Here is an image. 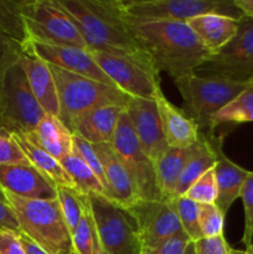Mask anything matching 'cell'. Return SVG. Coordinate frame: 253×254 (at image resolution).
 I'll return each mask as SVG.
<instances>
[{
	"instance_id": "26",
	"label": "cell",
	"mask_w": 253,
	"mask_h": 254,
	"mask_svg": "<svg viewBox=\"0 0 253 254\" xmlns=\"http://www.w3.org/2000/svg\"><path fill=\"white\" fill-rule=\"evenodd\" d=\"M243 123H253V86L243 89L236 98L212 117L210 133H216L218 127L238 126Z\"/></svg>"
},
{
	"instance_id": "29",
	"label": "cell",
	"mask_w": 253,
	"mask_h": 254,
	"mask_svg": "<svg viewBox=\"0 0 253 254\" xmlns=\"http://www.w3.org/2000/svg\"><path fill=\"white\" fill-rule=\"evenodd\" d=\"M26 0H0V34L24 46L29 40L22 7Z\"/></svg>"
},
{
	"instance_id": "2",
	"label": "cell",
	"mask_w": 253,
	"mask_h": 254,
	"mask_svg": "<svg viewBox=\"0 0 253 254\" xmlns=\"http://www.w3.org/2000/svg\"><path fill=\"white\" fill-rule=\"evenodd\" d=\"M57 1L76 22L88 51L126 57L155 69L148 55L129 32L119 0Z\"/></svg>"
},
{
	"instance_id": "15",
	"label": "cell",
	"mask_w": 253,
	"mask_h": 254,
	"mask_svg": "<svg viewBox=\"0 0 253 254\" xmlns=\"http://www.w3.org/2000/svg\"><path fill=\"white\" fill-rule=\"evenodd\" d=\"M124 109L128 114L139 144L155 164L169 149L163 133L156 102L131 98Z\"/></svg>"
},
{
	"instance_id": "5",
	"label": "cell",
	"mask_w": 253,
	"mask_h": 254,
	"mask_svg": "<svg viewBox=\"0 0 253 254\" xmlns=\"http://www.w3.org/2000/svg\"><path fill=\"white\" fill-rule=\"evenodd\" d=\"M173 81L183 98V109L197 123L202 133H210L212 117L248 87L243 82L197 73Z\"/></svg>"
},
{
	"instance_id": "8",
	"label": "cell",
	"mask_w": 253,
	"mask_h": 254,
	"mask_svg": "<svg viewBox=\"0 0 253 254\" xmlns=\"http://www.w3.org/2000/svg\"><path fill=\"white\" fill-rule=\"evenodd\" d=\"M46 116L32 93L20 61L9 69L4 81L0 130L34 131Z\"/></svg>"
},
{
	"instance_id": "31",
	"label": "cell",
	"mask_w": 253,
	"mask_h": 254,
	"mask_svg": "<svg viewBox=\"0 0 253 254\" xmlns=\"http://www.w3.org/2000/svg\"><path fill=\"white\" fill-rule=\"evenodd\" d=\"M174 208L178 213L180 221L181 230L189 236L191 242L202 238L200 222H198V212H200V203L191 201L186 197H175L173 200Z\"/></svg>"
},
{
	"instance_id": "18",
	"label": "cell",
	"mask_w": 253,
	"mask_h": 254,
	"mask_svg": "<svg viewBox=\"0 0 253 254\" xmlns=\"http://www.w3.org/2000/svg\"><path fill=\"white\" fill-rule=\"evenodd\" d=\"M216 154L213 171L217 183V200L216 205L223 213L228 212L232 203L240 198L241 190L250 171L233 163L222 151L223 139L216 133H206Z\"/></svg>"
},
{
	"instance_id": "43",
	"label": "cell",
	"mask_w": 253,
	"mask_h": 254,
	"mask_svg": "<svg viewBox=\"0 0 253 254\" xmlns=\"http://www.w3.org/2000/svg\"><path fill=\"white\" fill-rule=\"evenodd\" d=\"M19 238L20 242H21L22 248H24L25 253L26 254H49L47 252H45L40 246H37L36 243L32 242L27 236H25L24 233L19 232Z\"/></svg>"
},
{
	"instance_id": "17",
	"label": "cell",
	"mask_w": 253,
	"mask_h": 254,
	"mask_svg": "<svg viewBox=\"0 0 253 254\" xmlns=\"http://www.w3.org/2000/svg\"><path fill=\"white\" fill-rule=\"evenodd\" d=\"M93 146L103 166L106 180L104 196L124 211L128 210L139 200L130 176L126 173L112 144H96Z\"/></svg>"
},
{
	"instance_id": "13",
	"label": "cell",
	"mask_w": 253,
	"mask_h": 254,
	"mask_svg": "<svg viewBox=\"0 0 253 254\" xmlns=\"http://www.w3.org/2000/svg\"><path fill=\"white\" fill-rule=\"evenodd\" d=\"M126 212L133 220L143 250H153L181 231L173 200L139 198Z\"/></svg>"
},
{
	"instance_id": "14",
	"label": "cell",
	"mask_w": 253,
	"mask_h": 254,
	"mask_svg": "<svg viewBox=\"0 0 253 254\" xmlns=\"http://www.w3.org/2000/svg\"><path fill=\"white\" fill-rule=\"evenodd\" d=\"M24 49L52 66L60 67L79 76L96 79L108 86L116 87V84L102 71L101 67L97 64V62L87 50L74 46H61V45L44 44V42L36 41H27L24 45Z\"/></svg>"
},
{
	"instance_id": "25",
	"label": "cell",
	"mask_w": 253,
	"mask_h": 254,
	"mask_svg": "<svg viewBox=\"0 0 253 254\" xmlns=\"http://www.w3.org/2000/svg\"><path fill=\"white\" fill-rule=\"evenodd\" d=\"M40 145L56 160L61 161L73 151V133L59 117L46 114L32 131Z\"/></svg>"
},
{
	"instance_id": "28",
	"label": "cell",
	"mask_w": 253,
	"mask_h": 254,
	"mask_svg": "<svg viewBox=\"0 0 253 254\" xmlns=\"http://www.w3.org/2000/svg\"><path fill=\"white\" fill-rule=\"evenodd\" d=\"M62 168L64 169L68 176L73 183L74 189L82 195H89V193H99L104 196V188L98 180L96 174L91 168L84 163L81 156L77 155L72 151L69 155L62 159Z\"/></svg>"
},
{
	"instance_id": "4",
	"label": "cell",
	"mask_w": 253,
	"mask_h": 254,
	"mask_svg": "<svg viewBox=\"0 0 253 254\" xmlns=\"http://www.w3.org/2000/svg\"><path fill=\"white\" fill-rule=\"evenodd\" d=\"M50 68L57 88L59 118L71 131L77 119L88 112L106 106L126 108L131 99V97L116 87L72 73L52 64H50Z\"/></svg>"
},
{
	"instance_id": "41",
	"label": "cell",
	"mask_w": 253,
	"mask_h": 254,
	"mask_svg": "<svg viewBox=\"0 0 253 254\" xmlns=\"http://www.w3.org/2000/svg\"><path fill=\"white\" fill-rule=\"evenodd\" d=\"M190 243L191 240L189 236L183 230L179 231L174 237L164 243V254H185Z\"/></svg>"
},
{
	"instance_id": "9",
	"label": "cell",
	"mask_w": 253,
	"mask_h": 254,
	"mask_svg": "<svg viewBox=\"0 0 253 254\" xmlns=\"http://www.w3.org/2000/svg\"><path fill=\"white\" fill-rule=\"evenodd\" d=\"M111 144L130 176L138 198L164 200L156 180L155 164L139 144L126 109L121 114Z\"/></svg>"
},
{
	"instance_id": "12",
	"label": "cell",
	"mask_w": 253,
	"mask_h": 254,
	"mask_svg": "<svg viewBox=\"0 0 253 254\" xmlns=\"http://www.w3.org/2000/svg\"><path fill=\"white\" fill-rule=\"evenodd\" d=\"M89 54L117 88L131 98L155 101L164 94L160 87V74L156 69L126 57L99 51H89Z\"/></svg>"
},
{
	"instance_id": "49",
	"label": "cell",
	"mask_w": 253,
	"mask_h": 254,
	"mask_svg": "<svg viewBox=\"0 0 253 254\" xmlns=\"http://www.w3.org/2000/svg\"><path fill=\"white\" fill-rule=\"evenodd\" d=\"M248 86H253V78H252V79H251V81H250V82H248Z\"/></svg>"
},
{
	"instance_id": "39",
	"label": "cell",
	"mask_w": 253,
	"mask_h": 254,
	"mask_svg": "<svg viewBox=\"0 0 253 254\" xmlns=\"http://www.w3.org/2000/svg\"><path fill=\"white\" fill-rule=\"evenodd\" d=\"M196 254H230L231 247L225 236L213 238H201L193 242Z\"/></svg>"
},
{
	"instance_id": "32",
	"label": "cell",
	"mask_w": 253,
	"mask_h": 254,
	"mask_svg": "<svg viewBox=\"0 0 253 254\" xmlns=\"http://www.w3.org/2000/svg\"><path fill=\"white\" fill-rule=\"evenodd\" d=\"M57 200L61 206L64 221L68 226L69 232L74 231L76 226L81 220L82 211H83V195L79 193L76 189L57 186Z\"/></svg>"
},
{
	"instance_id": "36",
	"label": "cell",
	"mask_w": 253,
	"mask_h": 254,
	"mask_svg": "<svg viewBox=\"0 0 253 254\" xmlns=\"http://www.w3.org/2000/svg\"><path fill=\"white\" fill-rule=\"evenodd\" d=\"M240 198L245 207V231L242 243L248 248L253 242V171H250L243 184Z\"/></svg>"
},
{
	"instance_id": "7",
	"label": "cell",
	"mask_w": 253,
	"mask_h": 254,
	"mask_svg": "<svg viewBox=\"0 0 253 254\" xmlns=\"http://www.w3.org/2000/svg\"><path fill=\"white\" fill-rule=\"evenodd\" d=\"M22 16L27 41L74 46L88 51L76 22L57 0H26Z\"/></svg>"
},
{
	"instance_id": "46",
	"label": "cell",
	"mask_w": 253,
	"mask_h": 254,
	"mask_svg": "<svg viewBox=\"0 0 253 254\" xmlns=\"http://www.w3.org/2000/svg\"><path fill=\"white\" fill-rule=\"evenodd\" d=\"M93 254H106V252L103 251V248L101 247V243H99L98 246L96 247V251H94Z\"/></svg>"
},
{
	"instance_id": "33",
	"label": "cell",
	"mask_w": 253,
	"mask_h": 254,
	"mask_svg": "<svg viewBox=\"0 0 253 254\" xmlns=\"http://www.w3.org/2000/svg\"><path fill=\"white\" fill-rule=\"evenodd\" d=\"M183 197L195 201L200 205L216 203V200H217V183H216V175L213 169L206 171L197 181H195L189 188V190L184 193Z\"/></svg>"
},
{
	"instance_id": "27",
	"label": "cell",
	"mask_w": 253,
	"mask_h": 254,
	"mask_svg": "<svg viewBox=\"0 0 253 254\" xmlns=\"http://www.w3.org/2000/svg\"><path fill=\"white\" fill-rule=\"evenodd\" d=\"M205 135V141L198 153L191 159L188 163V165L184 169L183 174H181L180 179L178 181V185L175 189V197H181L184 193L189 190L191 185L195 181H197L206 171L210 169H213L216 164V154L213 150L212 145H211L210 140H208L207 134L203 133Z\"/></svg>"
},
{
	"instance_id": "45",
	"label": "cell",
	"mask_w": 253,
	"mask_h": 254,
	"mask_svg": "<svg viewBox=\"0 0 253 254\" xmlns=\"http://www.w3.org/2000/svg\"><path fill=\"white\" fill-rule=\"evenodd\" d=\"M185 254H196L195 253V246H193V242H191L190 245L188 246Z\"/></svg>"
},
{
	"instance_id": "21",
	"label": "cell",
	"mask_w": 253,
	"mask_h": 254,
	"mask_svg": "<svg viewBox=\"0 0 253 254\" xmlns=\"http://www.w3.org/2000/svg\"><path fill=\"white\" fill-rule=\"evenodd\" d=\"M9 134L20 146L29 163L42 175L46 176L56 188L63 186V188L74 189L71 178L62 168L61 163L40 145L32 131H15Z\"/></svg>"
},
{
	"instance_id": "20",
	"label": "cell",
	"mask_w": 253,
	"mask_h": 254,
	"mask_svg": "<svg viewBox=\"0 0 253 254\" xmlns=\"http://www.w3.org/2000/svg\"><path fill=\"white\" fill-rule=\"evenodd\" d=\"M20 64L26 74L35 98L45 113L59 117L60 106L57 88L50 64L25 49L20 57Z\"/></svg>"
},
{
	"instance_id": "34",
	"label": "cell",
	"mask_w": 253,
	"mask_h": 254,
	"mask_svg": "<svg viewBox=\"0 0 253 254\" xmlns=\"http://www.w3.org/2000/svg\"><path fill=\"white\" fill-rule=\"evenodd\" d=\"M24 46L6 35L0 34V113H1L2 87L6 73L14 64L20 61Z\"/></svg>"
},
{
	"instance_id": "51",
	"label": "cell",
	"mask_w": 253,
	"mask_h": 254,
	"mask_svg": "<svg viewBox=\"0 0 253 254\" xmlns=\"http://www.w3.org/2000/svg\"><path fill=\"white\" fill-rule=\"evenodd\" d=\"M140 254H145V251H144V250H143V251H141V252H140Z\"/></svg>"
},
{
	"instance_id": "1",
	"label": "cell",
	"mask_w": 253,
	"mask_h": 254,
	"mask_svg": "<svg viewBox=\"0 0 253 254\" xmlns=\"http://www.w3.org/2000/svg\"><path fill=\"white\" fill-rule=\"evenodd\" d=\"M126 27L158 72L173 79L195 73L211 52L186 22L145 21L124 16Z\"/></svg>"
},
{
	"instance_id": "24",
	"label": "cell",
	"mask_w": 253,
	"mask_h": 254,
	"mask_svg": "<svg viewBox=\"0 0 253 254\" xmlns=\"http://www.w3.org/2000/svg\"><path fill=\"white\" fill-rule=\"evenodd\" d=\"M186 24L192 29L201 44L213 55L236 36L240 20L223 15L207 14L195 17Z\"/></svg>"
},
{
	"instance_id": "50",
	"label": "cell",
	"mask_w": 253,
	"mask_h": 254,
	"mask_svg": "<svg viewBox=\"0 0 253 254\" xmlns=\"http://www.w3.org/2000/svg\"><path fill=\"white\" fill-rule=\"evenodd\" d=\"M69 254H78V253H77V252H76V251H74V250H73V251H72V252H71V253H69Z\"/></svg>"
},
{
	"instance_id": "19",
	"label": "cell",
	"mask_w": 253,
	"mask_h": 254,
	"mask_svg": "<svg viewBox=\"0 0 253 254\" xmlns=\"http://www.w3.org/2000/svg\"><path fill=\"white\" fill-rule=\"evenodd\" d=\"M155 102L169 148H189L200 140L202 134L200 127L183 108L171 103L164 94Z\"/></svg>"
},
{
	"instance_id": "3",
	"label": "cell",
	"mask_w": 253,
	"mask_h": 254,
	"mask_svg": "<svg viewBox=\"0 0 253 254\" xmlns=\"http://www.w3.org/2000/svg\"><path fill=\"white\" fill-rule=\"evenodd\" d=\"M1 197L16 216L20 232L49 254H69L73 251L59 200H30L0 189Z\"/></svg>"
},
{
	"instance_id": "6",
	"label": "cell",
	"mask_w": 253,
	"mask_h": 254,
	"mask_svg": "<svg viewBox=\"0 0 253 254\" xmlns=\"http://www.w3.org/2000/svg\"><path fill=\"white\" fill-rule=\"evenodd\" d=\"M124 16L145 21L188 22L201 15L243 17L233 0H119Z\"/></svg>"
},
{
	"instance_id": "37",
	"label": "cell",
	"mask_w": 253,
	"mask_h": 254,
	"mask_svg": "<svg viewBox=\"0 0 253 254\" xmlns=\"http://www.w3.org/2000/svg\"><path fill=\"white\" fill-rule=\"evenodd\" d=\"M73 153H76L77 155L83 159L84 163L93 170V173L96 174L98 180L101 181V184L104 188L106 180H104L103 166H102L101 160H99L98 154L94 150L93 144L88 143V141L84 140L83 138L78 136L77 134H73Z\"/></svg>"
},
{
	"instance_id": "40",
	"label": "cell",
	"mask_w": 253,
	"mask_h": 254,
	"mask_svg": "<svg viewBox=\"0 0 253 254\" xmlns=\"http://www.w3.org/2000/svg\"><path fill=\"white\" fill-rule=\"evenodd\" d=\"M0 254H26L19 238V232L0 228Z\"/></svg>"
},
{
	"instance_id": "16",
	"label": "cell",
	"mask_w": 253,
	"mask_h": 254,
	"mask_svg": "<svg viewBox=\"0 0 253 254\" xmlns=\"http://www.w3.org/2000/svg\"><path fill=\"white\" fill-rule=\"evenodd\" d=\"M0 189L30 200H56V186L32 165H0Z\"/></svg>"
},
{
	"instance_id": "42",
	"label": "cell",
	"mask_w": 253,
	"mask_h": 254,
	"mask_svg": "<svg viewBox=\"0 0 253 254\" xmlns=\"http://www.w3.org/2000/svg\"><path fill=\"white\" fill-rule=\"evenodd\" d=\"M0 228L20 232L16 216H15L14 211L9 206V203L2 197L0 198Z\"/></svg>"
},
{
	"instance_id": "35",
	"label": "cell",
	"mask_w": 253,
	"mask_h": 254,
	"mask_svg": "<svg viewBox=\"0 0 253 254\" xmlns=\"http://www.w3.org/2000/svg\"><path fill=\"white\" fill-rule=\"evenodd\" d=\"M198 222H200L202 238L218 237V236L223 235L225 213L218 208L216 203L200 205Z\"/></svg>"
},
{
	"instance_id": "11",
	"label": "cell",
	"mask_w": 253,
	"mask_h": 254,
	"mask_svg": "<svg viewBox=\"0 0 253 254\" xmlns=\"http://www.w3.org/2000/svg\"><path fill=\"white\" fill-rule=\"evenodd\" d=\"M195 73L248 83L253 78V19L243 16L236 36L211 55Z\"/></svg>"
},
{
	"instance_id": "22",
	"label": "cell",
	"mask_w": 253,
	"mask_h": 254,
	"mask_svg": "<svg viewBox=\"0 0 253 254\" xmlns=\"http://www.w3.org/2000/svg\"><path fill=\"white\" fill-rule=\"evenodd\" d=\"M123 111L124 107L119 106H106L93 109L77 119L72 133L93 145L111 144Z\"/></svg>"
},
{
	"instance_id": "10",
	"label": "cell",
	"mask_w": 253,
	"mask_h": 254,
	"mask_svg": "<svg viewBox=\"0 0 253 254\" xmlns=\"http://www.w3.org/2000/svg\"><path fill=\"white\" fill-rule=\"evenodd\" d=\"M87 197L106 254H140L143 247L130 216L106 196L89 193Z\"/></svg>"
},
{
	"instance_id": "48",
	"label": "cell",
	"mask_w": 253,
	"mask_h": 254,
	"mask_svg": "<svg viewBox=\"0 0 253 254\" xmlns=\"http://www.w3.org/2000/svg\"><path fill=\"white\" fill-rule=\"evenodd\" d=\"M246 252H247V254H253V242L251 243L250 247L246 248Z\"/></svg>"
},
{
	"instance_id": "38",
	"label": "cell",
	"mask_w": 253,
	"mask_h": 254,
	"mask_svg": "<svg viewBox=\"0 0 253 254\" xmlns=\"http://www.w3.org/2000/svg\"><path fill=\"white\" fill-rule=\"evenodd\" d=\"M0 165H31L9 133L0 130Z\"/></svg>"
},
{
	"instance_id": "44",
	"label": "cell",
	"mask_w": 253,
	"mask_h": 254,
	"mask_svg": "<svg viewBox=\"0 0 253 254\" xmlns=\"http://www.w3.org/2000/svg\"><path fill=\"white\" fill-rule=\"evenodd\" d=\"M233 1L243 16L253 19V0H233Z\"/></svg>"
},
{
	"instance_id": "30",
	"label": "cell",
	"mask_w": 253,
	"mask_h": 254,
	"mask_svg": "<svg viewBox=\"0 0 253 254\" xmlns=\"http://www.w3.org/2000/svg\"><path fill=\"white\" fill-rule=\"evenodd\" d=\"M73 250L78 254H93L99 245L97 226L87 195H83V211L81 220L71 235Z\"/></svg>"
},
{
	"instance_id": "47",
	"label": "cell",
	"mask_w": 253,
	"mask_h": 254,
	"mask_svg": "<svg viewBox=\"0 0 253 254\" xmlns=\"http://www.w3.org/2000/svg\"><path fill=\"white\" fill-rule=\"evenodd\" d=\"M230 254H247L246 251H241V250H233V248H231V252Z\"/></svg>"
},
{
	"instance_id": "23",
	"label": "cell",
	"mask_w": 253,
	"mask_h": 254,
	"mask_svg": "<svg viewBox=\"0 0 253 254\" xmlns=\"http://www.w3.org/2000/svg\"><path fill=\"white\" fill-rule=\"evenodd\" d=\"M205 141V135L201 134L197 143L189 148H169L163 156L155 163L156 180L159 190L164 200L175 198V189L184 169L189 161L198 153Z\"/></svg>"
}]
</instances>
